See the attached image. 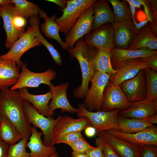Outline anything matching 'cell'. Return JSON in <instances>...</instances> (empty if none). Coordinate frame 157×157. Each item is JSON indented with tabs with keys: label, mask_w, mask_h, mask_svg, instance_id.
Instances as JSON below:
<instances>
[{
	"label": "cell",
	"mask_w": 157,
	"mask_h": 157,
	"mask_svg": "<svg viewBox=\"0 0 157 157\" xmlns=\"http://www.w3.org/2000/svg\"><path fill=\"white\" fill-rule=\"evenodd\" d=\"M144 121L151 125L157 124V114L142 119Z\"/></svg>",
	"instance_id": "7dc6e473"
},
{
	"label": "cell",
	"mask_w": 157,
	"mask_h": 157,
	"mask_svg": "<svg viewBox=\"0 0 157 157\" xmlns=\"http://www.w3.org/2000/svg\"><path fill=\"white\" fill-rule=\"evenodd\" d=\"M111 49L99 48L86 45L84 39L82 42V51L83 56L93 65L95 71H99L111 75L116 73L113 67Z\"/></svg>",
	"instance_id": "ba28073f"
},
{
	"label": "cell",
	"mask_w": 157,
	"mask_h": 157,
	"mask_svg": "<svg viewBox=\"0 0 157 157\" xmlns=\"http://www.w3.org/2000/svg\"><path fill=\"white\" fill-rule=\"evenodd\" d=\"M95 143L97 146L101 147L106 157H120L117 153L100 134L95 140Z\"/></svg>",
	"instance_id": "d590c367"
},
{
	"label": "cell",
	"mask_w": 157,
	"mask_h": 157,
	"mask_svg": "<svg viewBox=\"0 0 157 157\" xmlns=\"http://www.w3.org/2000/svg\"><path fill=\"white\" fill-rule=\"evenodd\" d=\"M30 26L27 31L14 43L9 51L0 56V60H12L20 68L23 63L20 58L23 54L30 49L41 44L36 37L35 28L32 25Z\"/></svg>",
	"instance_id": "52a82bcc"
},
{
	"label": "cell",
	"mask_w": 157,
	"mask_h": 157,
	"mask_svg": "<svg viewBox=\"0 0 157 157\" xmlns=\"http://www.w3.org/2000/svg\"><path fill=\"white\" fill-rule=\"evenodd\" d=\"M149 68L157 71V54L147 58Z\"/></svg>",
	"instance_id": "ee69618b"
},
{
	"label": "cell",
	"mask_w": 157,
	"mask_h": 157,
	"mask_svg": "<svg viewBox=\"0 0 157 157\" xmlns=\"http://www.w3.org/2000/svg\"><path fill=\"white\" fill-rule=\"evenodd\" d=\"M99 133L105 138L120 157H138L140 146L120 139L110 134L106 131Z\"/></svg>",
	"instance_id": "484cf974"
},
{
	"label": "cell",
	"mask_w": 157,
	"mask_h": 157,
	"mask_svg": "<svg viewBox=\"0 0 157 157\" xmlns=\"http://www.w3.org/2000/svg\"></svg>",
	"instance_id": "91938a15"
},
{
	"label": "cell",
	"mask_w": 157,
	"mask_h": 157,
	"mask_svg": "<svg viewBox=\"0 0 157 157\" xmlns=\"http://www.w3.org/2000/svg\"><path fill=\"white\" fill-rule=\"evenodd\" d=\"M150 30L152 33L156 36H157V22H154L152 24L149 23Z\"/></svg>",
	"instance_id": "f907efd6"
},
{
	"label": "cell",
	"mask_w": 157,
	"mask_h": 157,
	"mask_svg": "<svg viewBox=\"0 0 157 157\" xmlns=\"http://www.w3.org/2000/svg\"><path fill=\"white\" fill-rule=\"evenodd\" d=\"M46 1L51 2L56 4L60 8L59 10H62L65 9L67 6V3L64 0H46Z\"/></svg>",
	"instance_id": "c3c4849f"
},
{
	"label": "cell",
	"mask_w": 157,
	"mask_h": 157,
	"mask_svg": "<svg viewBox=\"0 0 157 157\" xmlns=\"http://www.w3.org/2000/svg\"><path fill=\"white\" fill-rule=\"evenodd\" d=\"M129 103L120 85L114 84L109 80L104 91L101 110L108 112L117 109L124 110L129 107Z\"/></svg>",
	"instance_id": "7c38bea8"
},
{
	"label": "cell",
	"mask_w": 157,
	"mask_h": 157,
	"mask_svg": "<svg viewBox=\"0 0 157 157\" xmlns=\"http://www.w3.org/2000/svg\"><path fill=\"white\" fill-rule=\"evenodd\" d=\"M2 61V60H0V64L1 63Z\"/></svg>",
	"instance_id": "680465c9"
},
{
	"label": "cell",
	"mask_w": 157,
	"mask_h": 157,
	"mask_svg": "<svg viewBox=\"0 0 157 157\" xmlns=\"http://www.w3.org/2000/svg\"><path fill=\"white\" fill-rule=\"evenodd\" d=\"M146 68H149L147 58L132 59L116 70V74L111 75L109 80L114 84L119 85L123 81L135 76L141 70Z\"/></svg>",
	"instance_id": "44dd1931"
},
{
	"label": "cell",
	"mask_w": 157,
	"mask_h": 157,
	"mask_svg": "<svg viewBox=\"0 0 157 157\" xmlns=\"http://www.w3.org/2000/svg\"><path fill=\"white\" fill-rule=\"evenodd\" d=\"M142 5L144 7V12L147 16V20L150 23H153L152 12L148 0H142Z\"/></svg>",
	"instance_id": "b9f144b4"
},
{
	"label": "cell",
	"mask_w": 157,
	"mask_h": 157,
	"mask_svg": "<svg viewBox=\"0 0 157 157\" xmlns=\"http://www.w3.org/2000/svg\"><path fill=\"white\" fill-rule=\"evenodd\" d=\"M19 91L22 99L32 104L40 114L47 118H53L48 107L49 102L52 98L50 91L44 94L35 95L30 93L27 88L19 89Z\"/></svg>",
	"instance_id": "7402d4cb"
},
{
	"label": "cell",
	"mask_w": 157,
	"mask_h": 157,
	"mask_svg": "<svg viewBox=\"0 0 157 157\" xmlns=\"http://www.w3.org/2000/svg\"><path fill=\"white\" fill-rule=\"evenodd\" d=\"M89 126H92L91 124L85 117L74 119L69 116L61 115L53 129V141L61 136L71 132L82 131Z\"/></svg>",
	"instance_id": "ac0fdd59"
},
{
	"label": "cell",
	"mask_w": 157,
	"mask_h": 157,
	"mask_svg": "<svg viewBox=\"0 0 157 157\" xmlns=\"http://www.w3.org/2000/svg\"><path fill=\"white\" fill-rule=\"evenodd\" d=\"M85 133L89 137H92L95 135L97 133L95 129L92 126H89L85 129Z\"/></svg>",
	"instance_id": "bcb514c9"
},
{
	"label": "cell",
	"mask_w": 157,
	"mask_h": 157,
	"mask_svg": "<svg viewBox=\"0 0 157 157\" xmlns=\"http://www.w3.org/2000/svg\"><path fill=\"white\" fill-rule=\"evenodd\" d=\"M17 15L25 18L38 16L41 9L38 6L25 0H12Z\"/></svg>",
	"instance_id": "1f68e13d"
},
{
	"label": "cell",
	"mask_w": 157,
	"mask_h": 157,
	"mask_svg": "<svg viewBox=\"0 0 157 157\" xmlns=\"http://www.w3.org/2000/svg\"><path fill=\"white\" fill-rule=\"evenodd\" d=\"M16 15L15 6L12 2L0 6V16L3 20L7 36L5 46L7 49H10L24 33L16 29L13 25V19Z\"/></svg>",
	"instance_id": "e0dca14e"
},
{
	"label": "cell",
	"mask_w": 157,
	"mask_h": 157,
	"mask_svg": "<svg viewBox=\"0 0 157 157\" xmlns=\"http://www.w3.org/2000/svg\"><path fill=\"white\" fill-rule=\"evenodd\" d=\"M120 87L130 102L143 100L147 97V83L144 69L134 77L122 82Z\"/></svg>",
	"instance_id": "4fadbf2b"
},
{
	"label": "cell",
	"mask_w": 157,
	"mask_h": 157,
	"mask_svg": "<svg viewBox=\"0 0 157 157\" xmlns=\"http://www.w3.org/2000/svg\"><path fill=\"white\" fill-rule=\"evenodd\" d=\"M138 157H157V146L151 145L141 146Z\"/></svg>",
	"instance_id": "f35d334b"
},
{
	"label": "cell",
	"mask_w": 157,
	"mask_h": 157,
	"mask_svg": "<svg viewBox=\"0 0 157 157\" xmlns=\"http://www.w3.org/2000/svg\"><path fill=\"white\" fill-rule=\"evenodd\" d=\"M17 82L11 88L10 90H15L23 88H36L42 84L50 86L53 84L51 81L56 78L57 73L51 68L42 73H35L29 70L26 63H23Z\"/></svg>",
	"instance_id": "9c48e42d"
},
{
	"label": "cell",
	"mask_w": 157,
	"mask_h": 157,
	"mask_svg": "<svg viewBox=\"0 0 157 157\" xmlns=\"http://www.w3.org/2000/svg\"><path fill=\"white\" fill-rule=\"evenodd\" d=\"M97 0H65L67 6L60 10L62 16L56 17L55 21L59 28V32L66 35L82 13L94 5Z\"/></svg>",
	"instance_id": "7a4b0ae2"
},
{
	"label": "cell",
	"mask_w": 157,
	"mask_h": 157,
	"mask_svg": "<svg viewBox=\"0 0 157 157\" xmlns=\"http://www.w3.org/2000/svg\"><path fill=\"white\" fill-rule=\"evenodd\" d=\"M71 157H89L85 152L80 153L73 151Z\"/></svg>",
	"instance_id": "816d5d0a"
},
{
	"label": "cell",
	"mask_w": 157,
	"mask_h": 157,
	"mask_svg": "<svg viewBox=\"0 0 157 157\" xmlns=\"http://www.w3.org/2000/svg\"><path fill=\"white\" fill-rule=\"evenodd\" d=\"M73 151L84 153L93 147L88 143L83 138L68 145Z\"/></svg>",
	"instance_id": "74e56055"
},
{
	"label": "cell",
	"mask_w": 157,
	"mask_h": 157,
	"mask_svg": "<svg viewBox=\"0 0 157 157\" xmlns=\"http://www.w3.org/2000/svg\"><path fill=\"white\" fill-rule=\"evenodd\" d=\"M59 156V154L56 151L49 157H58Z\"/></svg>",
	"instance_id": "9f6ffc18"
},
{
	"label": "cell",
	"mask_w": 157,
	"mask_h": 157,
	"mask_svg": "<svg viewBox=\"0 0 157 157\" xmlns=\"http://www.w3.org/2000/svg\"><path fill=\"white\" fill-rule=\"evenodd\" d=\"M94 4L82 13L66 35L65 42L69 49L73 47L79 39L91 33L94 19Z\"/></svg>",
	"instance_id": "30bf717a"
},
{
	"label": "cell",
	"mask_w": 157,
	"mask_h": 157,
	"mask_svg": "<svg viewBox=\"0 0 157 157\" xmlns=\"http://www.w3.org/2000/svg\"><path fill=\"white\" fill-rule=\"evenodd\" d=\"M112 135L132 144L157 146V126L153 125L135 133H128L115 129L106 131Z\"/></svg>",
	"instance_id": "8fae6325"
},
{
	"label": "cell",
	"mask_w": 157,
	"mask_h": 157,
	"mask_svg": "<svg viewBox=\"0 0 157 157\" xmlns=\"http://www.w3.org/2000/svg\"><path fill=\"white\" fill-rule=\"evenodd\" d=\"M115 48L128 49L139 31L131 19L114 22L112 24Z\"/></svg>",
	"instance_id": "9a60e30c"
},
{
	"label": "cell",
	"mask_w": 157,
	"mask_h": 157,
	"mask_svg": "<svg viewBox=\"0 0 157 157\" xmlns=\"http://www.w3.org/2000/svg\"><path fill=\"white\" fill-rule=\"evenodd\" d=\"M22 106L27 122L42 130L44 135L43 141L44 144L48 147L53 146V131L61 115H59L56 119L47 118L40 114L30 102L26 100H23Z\"/></svg>",
	"instance_id": "277c9868"
},
{
	"label": "cell",
	"mask_w": 157,
	"mask_h": 157,
	"mask_svg": "<svg viewBox=\"0 0 157 157\" xmlns=\"http://www.w3.org/2000/svg\"><path fill=\"white\" fill-rule=\"evenodd\" d=\"M38 15L40 17L44 20V22L41 25V32L46 37L56 41L63 49L68 50L69 48L59 35V28L55 21V19L56 17V14L49 17L44 10L40 9Z\"/></svg>",
	"instance_id": "83f0119b"
},
{
	"label": "cell",
	"mask_w": 157,
	"mask_h": 157,
	"mask_svg": "<svg viewBox=\"0 0 157 157\" xmlns=\"http://www.w3.org/2000/svg\"><path fill=\"white\" fill-rule=\"evenodd\" d=\"M129 4L134 6L135 7L140 8L142 5V0H126Z\"/></svg>",
	"instance_id": "681fc988"
},
{
	"label": "cell",
	"mask_w": 157,
	"mask_h": 157,
	"mask_svg": "<svg viewBox=\"0 0 157 157\" xmlns=\"http://www.w3.org/2000/svg\"><path fill=\"white\" fill-rule=\"evenodd\" d=\"M83 38L79 39L75 45L68 50L72 58L77 59L79 64L82 73V81L80 85L74 90V98L79 99H85L89 90V84L95 72L92 63L83 56L82 51Z\"/></svg>",
	"instance_id": "5b68a950"
},
{
	"label": "cell",
	"mask_w": 157,
	"mask_h": 157,
	"mask_svg": "<svg viewBox=\"0 0 157 157\" xmlns=\"http://www.w3.org/2000/svg\"><path fill=\"white\" fill-rule=\"evenodd\" d=\"M152 12V17L154 22H157V1L148 0Z\"/></svg>",
	"instance_id": "7bdbcfd3"
},
{
	"label": "cell",
	"mask_w": 157,
	"mask_h": 157,
	"mask_svg": "<svg viewBox=\"0 0 157 157\" xmlns=\"http://www.w3.org/2000/svg\"><path fill=\"white\" fill-rule=\"evenodd\" d=\"M69 86L68 82L62 83L57 86L52 84L49 86L52 98L48 104L51 113L53 115V111L57 109H61V113H77L79 109L72 106L69 103L67 97V91Z\"/></svg>",
	"instance_id": "2e32d148"
},
{
	"label": "cell",
	"mask_w": 157,
	"mask_h": 157,
	"mask_svg": "<svg viewBox=\"0 0 157 157\" xmlns=\"http://www.w3.org/2000/svg\"><path fill=\"white\" fill-rule=\"evenodd\" d=\"M28 21L29 25H32L35 28L36 37L40 41L41 44L46 47L56 63L58 66L60 65L62 63V60L60 54L53 45L49 42L40 33L39 29L40 19L39 17L38 16L32 17L29 18Z\"/></svg>",
	"instance_id": "4dcf8cb0"
},
{
	"label": "cell",
	"mask_w": 157,
	"mask_h": 157,
	"mask_svg": "<svg viewBox=\"0 0 157 157\" xmlns=\"http://www.w3.org/2000/svg\"><path fill=\"white\" fill-rule=\"evenodd\" d=\"M79 111L77 113L79 117H85L90 121L92 125L98 133L111 129L120 131L117 118L120 110L116 109L110 111H99L90 112L85 108L83 104L78 105Z\"/></svg>",
	"instance_id": "3957f363"
},
{
	"label": "cell",
	"mask_w": 157,
	"mask_h": 157,
	"mask_svg": "<svg viewBox=\"0 0 157 157\" xmlns=\"http://www.w3.org/2000/svg\"><path fill=\"white\" fill-rule=\"evenodd\" d=\"M111 75L99 71H95L90 81L91 85L87 92L83 104L90 112L101 111L103 103V94Z\"/></svg>",
	"instance_id": "8992f818"
},
{
	"label": "cell",
	"mask_w": 157,
	"mask_h": 157,
	"mask_svg": "<svg viewBox=\"0 0 157 157\" xmlns=\"http://www.w3.org/2000/svg\"><path fill=\"white\" fill-rule=\"evenodd\" d=\"M28 139L25 136L17 143L9 145L6 157H30L26 149Z\"/></svg>",
	"instance_id": "e575fe53"
},
{
	"label": "cell",
	"mask_w": 157,
	"mask_h": 157,
	"mask_svg": "<svg viewBox=\"0 0 157 157\" xmlns=\"http://www.w3.org/2000/svg\"><path fill=\"white\" fill-rule=\"evenodd\" d=\"M113 9L114 22L122 21L131 19V15L130 9L125 0H109Z\"/></svg>",
	"instance_id": "d6a6232c"
},
{
	"label": "cell",
	"mask_w": 157,
	"mask_h": 157,
	"mask_svg": "<svg viewBox=\"0 0 157 157\" xmlns=\"http://www.w3.org/2000/svg\"><path fill=\"white\" fill-rule=\"evenodd\" d=\"M117 123L119 131L128 133L138 132L154 125L149 124L142 119L126 118L119 115Z\"/></svg>",
	"instance_id": "f546056e"
},
{
	"label": "cell",
	"mask_w": 157,
	"mask_h": 157,
	"mask_svg": "<svg viewBox=\"0 0 157 157\" xmlns=\"http://www.w3.org/2000/svg\"><path fill=\"white\" fill-rule=\"evenodd\" d=\"M22 138L15 126L7 118L2 117L0 123V139L10 145L19 142Z\"/></svg>",
	"instance_id": "f1b7e54d"
},
{
	"label": "cell",
	"mask_w": 157,
	"mask_h": 157,
	"mask_svg": "<svg viewBox=\"0 0 157 157\" xmlns=\"http://www.w3.org/2000/svg\"><path fill=\"white\" fill-rule=\"evenodd\" d=\"M111 64L116 70L122 67L129 60L134 58H149L157 54V50L143 48L137 50L114 48L111 49Z\"/></svg>",
	"instance_id": "d6986e66"
},
{
	"label": "cell",
	"mask_w": 157,
	"mask_h": 157,
	"mask_svg": "<svg viewBox=\"0 0 157 157\" xmlns=\"http://www.w3.org/2000/svg\"><path fill=\"white\" fill-rule=\"evenodd\" d=\"M157 100L146 98L138 101L130 102L129 107L120 111L119 115L128 118L142 119L157 114Z\"/></svg>",
	"instance_id": "ffe728a7"
},
{
	"label": "cell",
	"mask_w": 157,
	"mask_h": 157,
	"mask_svg": "<svg viewBox=\"0 0 157 157\" xmlns=\"http://www.w3.org/2000/svg\"><path fill=\"white\" fill-rule=\"evenodd\" d=\"M43 135L42 132L38 131L36 127L31 126L29 140L26 144V147L30 151V157H49L56 152L54 146L48 147L44 144L41 138Z\"/></svg>",
	"instance_id": "603a6c76"
},
{
	"label": "cell",
	"mask_w": 157,
	"mask_h": 157,
	"mask_svg": "<svg viewBox=\"0 0 157 157\" xmlns=\"http://www.w3.org/2000/svg\"><path fill=\"white\" fill-rule=\"evenodd\" d=\"M143 48L153 50L157 49V37L151 31L148 22L139 31L128 49L137 50Z\"/></svg>",
	"instance_id": "cb8c5ba5"
},
{
	"label": "cell",
	"mask_w": 157,
	"mask_h": 157,
	"mask_svg": "<svg viewBox=\"0 0 157 157\" xmlns=\"http://www.w3.org/2000/svg\"><path fill=\"white\" fill-rule=\"evenodd\" d=\"M0 64V90L8 88L17 82L20 74L19 68L13 61L2 60Z\"/></svg>",
	"instance_id": "d4e9b609"
},
{
	"label": "cell",
	"mask_w": 157,
	"mask_h": 157,
	"mask_svg": "<svg viewBox=\"0 0 157 157\" xmlns=\"http://www.w3.org/2000/svg\"><path fill=\"white\" fill-rule=\"evenodd\" d=\"M130 6V12L131 15V17H132L133 20V22L134 24H135L136 23L135 19V7L133 5L131 4H129Z\"/></svg>",
	"instance_id": "db71d44e"
},
{
	"label": "cell",
	"mask_w": 157,
	"mask_h": 157,
	"mask_svg": "<svg viewBox=\"0 0 157 157\" xmlns=\"http://www.w3.org/2000/svg\"><path fill=\"white\" fill-rule=\"evenodd\" d=\"M81 132L80 131H76L65 134L54 140L53 144L54 145L55 144L62 143L68 145L84 138L81 134Z\"/></svg>",
	"instance_id": "8d00e7d4"
},
{
	"label": "cell",
	"mask_w": 157,
	"mask_h": 157,
	"mask_svg": "<svg viewBox=\"0 0 157 157\" xmlns=\"http://www.w3.org/2000/svg\"><path fill=\"white\" fill-rule=\"evenodd\" d=\"M146 80L147 98L151 100H157V72L146 68L144 69Z\"/></svg>",
	"instance_id": "836d02e7"
},
{
	"label": "cell",
	"mask_w": 157,
	"mask_h": 157,
	"mask_svg": "<svg viewBox=\"0 0 157 157\" xmlns=\"http://www.w3.org/2000/svg\"><path fill=\"white\" fill-rule=\"evenodd\" d=\"M2 119V117L0 115V123L1 120Z\"/></svg>",
	"instance_id": "6f0895ef"
},
{
	"label": "cell",
	"mask_w": 157,
	"mask_h": 157,
	"mask_svg": "<svg viewBox=\"0 0 157 157\" xmlns=\"http://www.w3.org/2000/svg\"><path fill=\"white\" fill-rule=\"evenodd\" d=\"M84 42L88 46L112 49L115 47L112 24H104L85 35Z\"/></svg>",
	"instance_id": "5bb4252c"
},
{
	"label": "cell",
	"mask_w": 157,
	"mask_h": 157,
	"mask_svg": "<svg viewBox=\"0 0 157 157\" xmlns=\"http://www.w3.org/2000/svg\"><path fill=\"white\" fill-rule=\"evenodd\" d=\"M94 19L92 30H95L101 25L114 22L113 11L109 6L108 1L99 0L94 4L93 8Z\"/></svg>",
	"instance_id": "4316f807"
},
{
	"label": "cell",
	"mask_w": 157,
	"mask_h": 157,
	"mask_svg": "<svg viewBox=\"0 0 157 157\" xmlns=\"http://www.w3.org/2000/svg\"><path fill=\"white\" fill-rule=\"evenodd\" d=\"M19 92L8 88L0 92V115L8 119L16 127L22 138L31 134V124L27 121Z\"/></svg>",
	"instance_id": "6da1fadb"
},
{
	"label": "cell",
	"mask_w": 157,
	"mask_h": 157,
	"mask_svg": "<svg viewBox=\"0 0 157 157\" xmlns=\"http://www.w3.org/2000/svg\"><path fill=\"white\" fill-rule=\"evenodd\" d=\"M11 2H12V0H0V6Z\"/></svg>",
	"instance_id": "11a10c76"
},
{
	"label": "cell",
	"mask_w": 157,
	"mask_h": 157,
	"mask_svg": "<svg viewBox=\"0 0 157 157\" xmlns=\"http://www.w3.org/2000/svg\"><path fill=\"white\" fill-rule=\"evenodd\" d=\"M147 22H148V21L146 19V20L141 22L139 23H137L136 22L134 24L136 29L138 30L139 31L140 29L144 26Z\"/></svg>",
	"instance_id": "f5cc1de1"
},
{
	"label": "cell",
	"mask_w": 157,
	"mask_h": 157,
	"mask_svg": "<svg viewBox=\"0 0 157 157\" xmlns=\"http://www.w3.org/2000/svg\"><path fill=\"white\" fill-rule=\"evenodd\" d=\"M9 145L0 139V157H6Z\"/></svg>",
	"instance_id": "f6af8a7d"
},
{
	"label": "cell",
	"mask_w": 157,
	"mask_h": 157,
	"mask_svg": "<svg viewBox=\"0 0 157 157\" xmlns=\"http://www.w3.org/2000/svg\"><path fill=\"white\" fill-rule=\"evenodd\" d=\"M13 22L16 29L24 33L25 32V26L26 23L25 18L21 16L16 15L13 19Z\"/></svg>",
	"instance_id": "ab89813d"
},
{
	"label": "cell",
	"mask_w": 157,
	"mask_h": 157,
	"mask_svg": "<svg viewBox=\"0 0 157 157\" xmlns=\"http://www.w3.org/2000/svg\"><path fill=\"white\" fill-rule=\"evenodd\" d=\"M85 153L89 157H106L103 150L99 146L93 147L87 151Z\"/></svg>",
	"instance_id": "60d3db41"
}]
</instances>
